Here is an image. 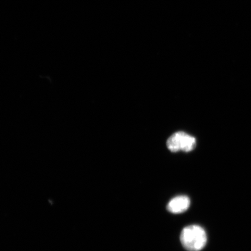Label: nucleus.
Instances as JSON below:
<instances>
[{"mask_svg": "<svg viewBox=\"0 0 251 251\" xmlns=\"http://www.w3.org/2000/svg\"><path fill=\"white\" fill-rule=\"evenodd\" d=\"M196 140L195 138L183 131H178L169 138L167 147L172 152H176L183 151L190 152L195 148Z\"/></svg>", "mask_w": 251, "mask_h": 251, "instance_id": "2", "label": "nucleus"}, {"mask_svg": "<svg viewBox=\"0 0 251 251\" xmlns=\"http://www.w3.org/2000/svg\"><path fill=\"white\" fill-rule=\"evenodd\" d=\"M190 206V200L186 196H180L174 198L168 204L167 209L172 213H183Z\"/></svg>", "mask_w": 251, "mask_h": 251, "instance_id": "3", "label": "nucleus"}, {"mask_svg": "<svg viewBox=\"0 0 251 251\" xmlns=\"http://www.w3.org/2000/svg\"><path fill=\"white\" fill-rule=\"evenodd\" d=\"M180 240L185 249L200 251L206 246L207 235L205 230L200 226L191 225L182 230Z\"/></svg>", "mask_w": 251, "mask_h": 251, "instance_id": "1", "label": "nucleus"}]
</instances>
